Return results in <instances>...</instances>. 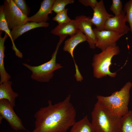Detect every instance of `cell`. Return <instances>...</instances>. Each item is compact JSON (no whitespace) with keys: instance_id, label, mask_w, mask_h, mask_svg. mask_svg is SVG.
Here are the masks:
<instances>
[{"instance_id":"14","label":"cell","mask_w":132,"mask_h":132,"mask_svg":"<svg viewBox=\"0 0 132 132\" xmlns=\"http://www.w3.org/2000/svg\"><path fill=\"white\" fill-rule=\"evenodd\" d=\"M79 30L76 22L75 20L69 22L61 25H58L51 31L54 35L60 37H66L68 35L70 36L75 34Z\"/></svg>"},{"instance_id":"7","label":"cell","mask_w":132,"mask_h":132,"mask_svg":"<svg viewBox=\"0 0 132 132\" xmlns=\"http://www.w3.org/2000/svg\"><path fill=\"white\" fill-rule=\"evenodd\" d=\"M13 108L7 100H0V122L4 119L13 130L27 131L21 120L14 112Z\"/></svg>"},{"instance_id":"13","label":"cell","mask_w":132,"mask_h":132,"mask_svg":"<svg viewBox=\"0 0 132 132\" xmlns=\"http://www.w3.org/2000/svg\"><path fill=\"white\" fill-rule=\"evenodd\" d=\"M55 0H44L41 2L40 8L34 15L28 17V22L37 23L47 22L48 15L52 13V8Z\"/></svg>"},{"instance_id":"5","label":"cell","mask_w":132,"mask_h":132,"mask_svg":"<svg viewBox=\"0 0 132 132\" xmlns=\"http://www.w3.org/2000/svg\"><path fill=\"white\" fill-rule=\"evenodd\" d=\"M65 39L60 38V40L55 49L51 56V59L40 65L32 66L25 63L23 66L29 69L32 72V78L37 81L46 82L49 81L54 75V72L62 68L61 65L56 63V57L59 47Z\"/></svg>"},{"instance_id":"1","label":"cell","mask_w":132,"mask_h":132,"mask_svg":"<svg viewBox=\"0 0 132 132\" xmlns=\"http://www.w3.org/2000/svg\"><path fill=\"white\" fill-rule=\"evenodd\" d=\"M69 95L63 101L53 104L49 100L47 106L34 114L35 128L32 132H66L76 122V109Z\"/></svg>"},{"instance_id":"9","label":"cell","mask_w":132,"mask_h":132,"mask_svg":"<svg viewBox=\"0 0 132 132\" xmlns=\"http://www.w3.org/2000/svg\"><path fill=\"white\" fill-rule=\"evenodd\" d=\"M91 17L82 15L76 17L75 20L76 22L79 29L87 37V41L90 48H95L96 38L92 28L93 25L91 22Z\"/></svg>"},{"instance_id":"16","label":"cell","mask_w":132,"mask_h":132,"mask_svg":"<svg viewBox=\"0 0 132 132\" xmlns=\"http://www.w3.org/2000/svg\"><path fill=\"white\" fill-rule=\"evenodd\" d=\"M2 31L0 32V84L7 81L11 78L10 75L6 71L4 65V59L5 57L4 51L5 46L4 43L7 38L9 36L5 33L4 36L2 37L1 34Z\"/></svg>"},{"instance_id":"24","label":"cell","mask_w":132,"mask_h":132,"mask_svg":"<svg viewBox=\"0 0 132 132\" xmlns=\"http://www.w3.org/2000/svg\"><path fill=\"white\" fill-rule=\"evenodd\" d=\"M110 9L115 15H119L123 11L122 1L121 0H112Z\"/></svg>"},{"instance_id":"25","label":"cell","mask_w":132,"mask_h":132,"mask_svg":"<svg viewBox=\"0 0 132 132\" xmlns=\"http://www.w3.org/2000/svg\"><path fill=\"white\" fill-rule=\"evenodd\" d=\"M21 12L28 16L30 13V9L25 0H13Z\"/></svg>"},{"instance_id":"21","label":"cell","mask_w":132,"mask_h":132,"mask_svg":"<svg viewBox=\"0 0 132 132\" xmlns=\"http://www.w3.org/2000/svg\"><path fill=\"white\" fill-rule=\"evenodd\" d=\"M74 2V0H55L52 11L57 14L64 10L67 5L73 3Z\"/></svg>"},{"instance_id":"26","label":"cell","mask_w":132,"mask_h":132,"mask_svg":"<svg viewBox=\"0 0 132 132\" xmlns=\"http://www.w3.org/2000/svg\"><path fill=\"white\" fill-rule=\"evenodd\" d=\"M78 1L85 6L90 7L93 9L96 7L98 2L96 0H78Z\"/></svg>"},{"instance_id":"12","label":"cell","mask_w":132,"mask_h":132,"mask_svg":"<svg viewBox=\"0 0 132 132\" xmlns=\"http://www.w3.org/2000/svg\"><path fill=\"white\" fill-rule=\"evenodd\" d=\"M87 41L86 35L79 30L75 34L70 36L65 42L63 49L65 52H67L70 55L75 63L76 69L75 74L77 75L80 73L74 59V51L77 46L80 43Z\"/></svg>"},{"instance_id":"22","label":"cell","mask_w":132,"mask_h":132,"mask_svg":"<svg viewBox=\"0 0 132 132\" xmlns=\"http://www.w3.org/2000/svg\"><path fill=\"white\" fill-rule=\"evenodd\" d=\"M125 13V20L129 23L130 29L132 34V0H130L125 4L123 8Z\"/></svg>"},{"instance_id":"17","label":"cell","mask_w":132,"mask_h":132,"mask_svg":"<svg viewBox=\"0 0 132 132\" xmlns=\"http://www.w3.org/2000/svg\"><path fill=\"white\" fill-rule=\"evenodd\" d=\"M49 25L47 22L37 23L27 22L17 28L11 31V34L14 41L20 35L26 32L38 27H47Z\"/></svg>"},{"instance_id":"15","label":"cell","mask_w":132,"mask_h":132,"mask_svg":"<svg viewBox=\"0 0 132 132\" xmlns=\"http://www.w3.org/2000/svg\"><path fill=\"white\" fill-rule=\"evenodd\" d=\"M12 82L8 80L0 84V100L6 99L14 107L15 105V99L18 94L12 89Z\"/></svg>"},{"instance_id":"6","label":"cell","mask_w":132,"mask_h":132,"mask_svg":"<svg viewBox=\"0 0 132 132\" xmlns=\"http://www.w3.org/2000/svg\"><path fill=\"white\" fill-rule=\"evenodd\" d=\"M3 5L5 18L10 29H15L28 22V17L21 12L13 0H5Z\"/></svg>"},{"instance_id":"2","label":"cell","mask_w":132,"mask_h":132,"mask_svg":"<svg viewBox=\"0 0 132 132\" xmlns=\"http://www.w3.org/2000/svg\"><path fill=\"white\" fill-rule=\"evenodd\" d=\"M91 115L95 132H120L122 117L112 113L98 101Z\"/></svg>"},{"instance_id":"23","label":"cell","mask_w":132,"mask_h":132,"mask_svg":"<svg viewBox=\"0 0 132 132\" xmlns=\"http://www.w3.org/2000/svg\"><path fill=\"white\" fill-rule=\"evenodd\" d=\"M68 9H65L62 11L56 14L53 18V21H56L58 25H61L68 23L71 21V19L68 16L67 12Z\"/></svg>"},{"instance_id":"10","label":"cell","mask_w":132,"mask_h":132,"mask_svg":"<svg viewBox=\"0 0 132 132\" xmlns=\"http://www.w3.org/2000/svg\"><path fill=\"white\" fill-rule=\"evenodd\" d=\"M93 10V15L91 19L93 25L95 26L96 28L99 31L104 30L105 26L107 21L109 18L114 16L109 14L107 11L103 0L98 1Z\"/></svg>"},{"instance_id":"4","label":"cell","mask_w":132,"mask_h":132,"mask_svg":"<svg viewBox=\"0 0 132 132\" xmlns=\"http://www.w3.org/2000/svg\"><path fill=\"white\" fill-rule=\"evenodd\" d=\"M120 51L119 47L116 45L109 47L101 53L94 55L92 65L95 77L100 78L107 76L111 77H115L116 73L111 72L110 66L112 64V57L118 55Z\"/></svg>"},{"instance_id":"20","label":"cell","mask_w":132,"mask_h":132,"mask_svg":"<svg viewBox=\"0 0 132 132\" xmlns=\"http://www.w3.org/2000/svg\"><path fill=\"white\" fill-rule=\"evenodd\" d=\"M120 132H132V111L121 118Z\"/></svg>"},{"instance_id":"19","label":"cell","mask_w":132,"mask_h":132,"mask_svg":"<svg viewBox=\"0 0 132 132\" xmlns=\"http://www.w3.org/2000/svg\"><path fill=\"white\" fill-rule=\"evenodd\" d=\"M72 127L70 132H95L91 122L86 116L75 122Z\"/></svg>"},{"instance_id":"18","label":"cell","mask_w":132,"mask_h":132,"mask_svg":"<svg viewBox=\"0 0 132 132\" xmlns=\"http://www.w3.org/2000/svg\"><path fill=\"white\" fill-rule=\"evenodd\" d=\"M3 4L0 6V30L4 31L8 35L12 43V49L15 51L16 55L19 58H22L23 57L22 54L16 47L11 34V31L8 27L6 21L3 11Z\"/></svg>"},{"instance_id":"8","label":"cell","mask_w":132,"mask_h":132,"mask_svg":"<svg viewBox=\"0 0 132 132\" xmlns=\"http://www.w3.org/2000/svg\"><path fill=\"white\" fill-rule=\"evenodd\" d=\"M96 38V47L103 51L107 48L116 45V42L123 35L111 30L99 31L93 29Z\"/></svg>"},{"instance_id":"11","label":"cell","mask_w":132,"mask_h":132,"mask_svg":"<svg viewBox=\"0 0 132 132\" xmlns=\"http://www.w3.org/2000/svg\"><path fill=\"white\" fill-rule=\"evenodd\" d=\"M125 14L123 10L119 15L109 18L105 23V30L113 31L123 35L127 33L130 29L126 24Z\"/></svg>"},{"instance_id":"3","label":"cell","mask_w":132,"mask_h":132,"mask_svg":"<svg viewBox=\"0 0 132 132\" xmlns=\"http://www.w3.org/2000/svg\"><path fill=\"white\" fill-rule=\"evenodd\" d=\"M132 86L130 82L126 83L119 91H115L108 96L98 95L99 101L114 114L122 117L129 110L128 105L130 100V91Z\"/></svg>"}]
</instances>
